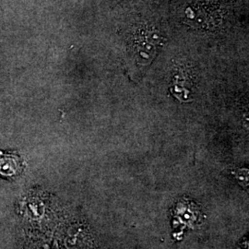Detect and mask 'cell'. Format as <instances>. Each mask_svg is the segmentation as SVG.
I'll return each instance as SVG.
<instances>
[{"instance_id":"6da1fadb","label":"cell","mask_w":249,"mask_h":249,"mask_svg":"<svg viewBox=\"0 0 249 249\" xmlns=\"http://www.w3.org/2000/svg\"><path fill=\"white\" fill-rule=\"evenodd\" d=\"M163 42L162 34L155 26L145 24L134 31L126 47V64L134 80L141 78L151 66Z\"/></svg>"},{"instance_id":"7a4b0ae2","label":"cell","mask_w":249,"mask_h":249,"mask_svg":"<svg viewBox=\"0 0 249 249\" xmlns=\"http://www.w3.org/2000/svg\"><path fill=\"white\" fill-rule=\"evenodd\" d=\"M18 163L16 157H0V174L6 176L16 175L19 167Z\"/></svg>"}]
</instances>
